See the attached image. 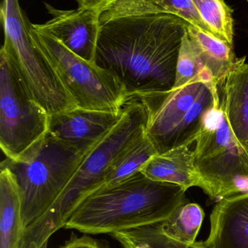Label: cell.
I'll return each instance as SVG.
<instances>
[{
    "label": "cell",
    "instance_id": "6da1fadb",
    "mask_svg": "<svg viewBox=\"0 0 248 248\" xmlns=\"http://www.w3.org/2000/svg\"><path fill=\"white\" fill-rule=\"evenodd\" d=\"M189 23L170 14L114 17L100 22L94 62L122 84L128 100L171 91Z\"/></svg>",
    "mask_w": 248,
    "mask_h": 248
},
{
    "label": "cell",
    "instance_id": "7a4b0ae2",
    "mask_svg": "<svg viewBox=\"0 0 248 248\" xmlns=\"http://www.w3.org/2000/svg\"><path fill=\"white\" fill-rule=\"evenodd\" d=\"M186 192L179 185L151 180L138 171L87 197L64 228L84 234H112L163 222L187 203Z\"/></svg>",
    "mask_w": 248,
    "mask_h": 248
},
{
    "label": "cell",
    "instance_id": "3957f363",
    "mask_svg": "<svg viewBox=\"0 0 248 248\" xmlns=\"http://www.w3.org/2000/svg\"><path fill=\"white\" fill-rule=\"evenodd\" d=\"M149 118V108L144 100H128L119 123L87 152L49 209L25 229L17 248H42L64 227L76 208L97 189L116 157L145 135Z\"/></svg>",
    "mask_w": 248,
    "mask_h": 248
},
{
    "label": "cell",
    "instance_id": "277c9868",
    "mask_svg": "<svg viewBox=\"0 0 248 248\" xmlns=\"http://www.w3.org/2000/svg\"><path fill=\"white\" fill-rule=\"evenodd\" d=\"M144 101L149 108L146 135L162 154L196 141L221 97L218 83L207 71L183 87Z\"/></svg>",
    "mask_w": 248,
    "mask_h": 248
},
{
    "label": "cell",
    "instance_id": "5b68a950",
    "mask_svg": "<svg viewBox=\"0 0 248 248\" xmlns=\"http://www.w3.org/2000/svg\"><path fill=\"white\" fill-rule=\"evenodd\" d=\"M89 150H77L48 133L39 145L21 160L6 158L1 162L14 175L18 186L25 229L56 201Z\"/></svg>",
    "mask_w": 248,
    "mask_h": 248
},
{
    "label": "cell",
    "instance_id": "8992f818",
    "mask_svg": "<svg viewBox=\"0 0 248 248\" xmlns=\"http://www.w3.org/2000/svg\"><path fill=\"white\" fill-rule=\"evenodd\" d=\"M193 152L201 189L211 200L248 192V155L231 132L221 104L208 113Z\"/></svg>",
    "mask_w": 248,
    "mask_h": 248
},
{
    "label": "cell",
    "instance_id": "52a82bcc",
    "mask_svg": "<svg viewBox=\"0 0 248 248\" xmlns=\"http://www.w3.org/2000/svg\"><path fill=\"white\" fill-rule=\"evenodd\" d=\"M50 115L35 100L14 60L0 51V146L6 158L21 160L46 137Z\"/></svg>",
    "mask_w": 248,
    "mask_h": 248
},
{
    "label": "cell",
    "instance_id": "ba28073f",
    "mask_svg": "<svg viewBox=\"0 0 248 248\" xmlns=\"http://www.w3.org/2000/svg\"><path fill=\"white\" fill-rule=\"evenodd\" d=\"M30 35L77 108L111 113L123 110L128 97L117 78L36 30L32 24Z\"/></svg>",
    "mask_w": 248,
    "mask_h": 248
},
{
    "label": "cell",
    "instance_id": "9c48e42d",
    "mask_svg": "<svg viewBox=\"0 0 248 248\" xmlns=\"http://www.w3.org/2000/svg\"><path fill=\"white\" fill-rule=\"evenodd\" d=\"M1 20L4 45L14 60L35 100L50 115L77 108L52 67L35 46L31 23L20 8L19 0H3Z\"/></svg>",
    "mask_w": 248,
    "mask_h": 248
},
{
    "label": "cell",
    "instance_id": "30bf717a",
    "mask_svg": "<svg viewBox=\"0 0 248 248\" xmlns=\"http://www.w3.org/2000/svg\"><path fill=\"white\" fill-rule=\"evenodd\" d=\"M47 7L53 17L43 24H32L33 27L56 39L80 58L94 62L101 10L83 7L72 10Z\"/></svg>",
    "mask_w": 248,
    "mask_h": 248
},
{
    "label": "cell",
    "instance_id": "8fae6325",
    "mask_svg": "<svg viewBox=\"0 0 248 248\" xmlns=\"http://www.w3.org/2000/svg\"><path fill=\"white\" fill-rule=\"evenodd\" d=\"M119 113L96 111L75 108L50 116L48 133L77 150L94 147L122 119Z\"/></svg>",
    "mask_w": 248,
    "mask_h": 248
},
{
    "label": "cell",
    "instance_id": "7c38bea8",
    "mask_svg": "<svg viewBox=\"0 0 248 248\" xmlns=\"http://www.w3.org/2000/svg\"><path fill=\"white\" fill-rule=\"evenodd\" d=\"M207 248H248V192L227 197L211 214Z\"/></svg>",
    "mask_w": 248,
    "mask_h": 248
},
{
    "label": "cell",
    "instance_id": "4fadbf2b",
    "mask_svg": "<svg viewBox=\"0 0 248 248\" xmlns=\"http://www.w3.org/2000/svg\"><path fill=\"white\" fill-rule=\"evenodd\" d=\"M221 105L236 140L248 155V63L237 58L219 85Z\"/></svg>",
    "mask_w": 248,
    "mask_h": 248
},
{
    "label": "cell",
    "instance_id": "5bb4252c",
    "mask_svg": "<svg viewBox=\"0 0 248 248\" xmlns=\"http://www.w3.org/2000/svg\"><path fill=\"white\" fill-rule=\"evenodd\" d=\"M140 171L151 180L179 185L187 190L192 186L202 188V182L194 163V152L189 146L156 154Z\"/></svg>",
    "mask_w": 248,
    "mask_h": 248
},
{
    "label": "cell",
    "instance_id": "9a60e30c",
    "mask_svg": "<svg viewBox=\"0 0 248 248\" xmlns=\"http://www.w3.org/2000/svg\"><path fill=\"white\" fill-rule=\"evenodd\" d=\"M24 230L18 186L10 169L1 164L0 248H17Z\"/></svg>",
    "mask_w": 248,
    "mask_h": 248
},
{
    "label": "cell",
    "instance_id": "2e32d148",
    "mask_svg": "<svg viewBox=\"0 0 248 248\" xmlns=\"http://www.w3.org/2000/svg\"><path fill=\"white\" fill-rule=\"evenodd\" d=\"M187 32L198 56L219 87L237 59L234 46L190 24Z\"/></svg>",
    "mask_w": 248,
    "mask_h": 248
},
{
    "label": "cell",
    "instance_id": "e0dca14e",
    "mask_svg": "<svg viewBox=\"0 0 248 248\" xmlns=\"http://www.w3.org/2000/svg\"><path fill=\"white\" fill-rule=\"evenodd\" d=\"M156 154H158L157 150L145 134L116 157L95 192L116 185L140 171Z\"/></svg>",
    "mask_w": 248,
    "mask_h": 248
},
{
    "label": "cell",
    "instance_id": "ac0fdd59",
    "mask_svg": "<svg viewBox=\"0 0 248 248\" xmlns=\"http://www.w3.org/2000/svg\"><path fill=\"white\" fill-rule=\"evenodd\" d=\"M205 212L197 203H187L176 208L165 221L159 223L167 237L186 245H193L202 227Z\"/></svg>",
    "mask_w": 248,
    "mask_h": 248
},
{
    "label": "cell",
    "instance_id": "d6986e66",
    "mask_svg": "<svg viewBox=\"0 0 248 248\" xmlns=\"http://www.w3.org/2000/svg\"><path fill=\"white\" fill-rule=\"evenodd\" d=\"M124 248H207L202 242L186 245L167 237L160 224H151L112 233Z\"/></svg>",
    "mask_w": 248,
    "mask_h": 248
},
{
    "label": "cell",
    "instance_id": "ffe728a7",
    "mask_svg": "<svg viewBox=\"0 0 248 248\" xmlns=\"http://www.w3.org/2000/svg\"><path fill=\"white\" fill-rule=\"evenodd\" d=\"M210 31L218 39L233 45L232 10L225 0H192Z\"/></svg>",
    "mask_w": 248,
    "mask_h": 248
},
{
    "label": "cell",
    "instance_id": "44dd1931",
    "mask_svg": "<svg viewBox=\"0 0 248 248\" xmlns=\"http://www.w3.org/2000/svg\"><path fill=\"white\" fill-rule=\"evenodd\" d=\"M207 71H209L198 56L186 30L181 45L173 89L183 87Z\"/></svg>",
    "mask_w": 248,
    "mask_h": 248
},
{
    "label": "cell",
    "instance_id": "7402d4cb",
    "mask_svg": "<svg viewBox=\"0 0 248 248\" xmlns=\"http://www.w3.org/2000/svg\"><path fill=\"white\" fill-rule=\"evenodd\" d=\"M60 248H109L104 243L99 240H95L88 236L71 237L62 247Z\"/></svg>",
    "mask_w": 248,
    "mask_h": 248
},
{
    "label": "cell",
    "instance_id": "603a6c76",
    "mask_svg": "<svg viewBox=\"0 0 248 248\" xmlns=\"http://www.w3.org/2000/svg\"><path fill=\"white\" fill-rule=\"evenodd\" d=\"M79 7L87 8L99 9L102 10L108 4H111L116 0H77Z\"/></svg>",
    "mask_w": 248,
    "mask_h": 248
},
{
    "label": "cell",
    "instance_id": "cb8c5ba5",
    "mask_svg": "<svg viewBox=\"0 0 248 248\" xmlns=\"http://www.w3.org/2000/svg\"><path fill=\"white\" fill-rule=\"evenodd\" d=\"M47 245H48V243H45V244L43 246H42V248H47Z\"/></svg>",
    "mask_w": 248,
    "mask_h": 248
},
{
    "label": "cell",
    "instance_id": "d4e9b609",
    "mask_svg": "<svg viewBox=\"0 0 248 248\" xmlns=\"http://www.w3.org/2000/svg\"></svg>",
    "mask_w": 248,
    "mask_h": 248
}]
</instances>
